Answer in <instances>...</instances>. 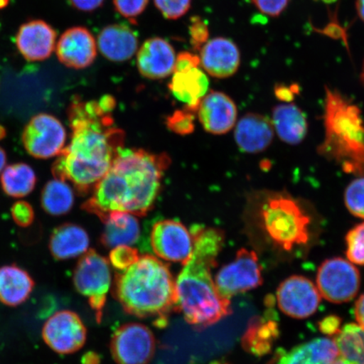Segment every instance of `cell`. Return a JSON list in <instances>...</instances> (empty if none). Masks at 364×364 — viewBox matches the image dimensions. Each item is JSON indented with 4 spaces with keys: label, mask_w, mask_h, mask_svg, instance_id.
<instances>
[{
    "label": "cell",
    "mask_w": 364,
    "mask_h": 364,
    "mask_svg": "<svg viewBox=\"0 0 364 364\" xmlns=\"http://www.w3.org/2000/svg\"><path fill=\"white\" fill-rule=\"evenodd\" d=\"M115 108L111 95L98 101L75 99L68 108L71 140L53 164V173L57 179L70 181L80 195L93 192L124 148V131L112 114Z\"/></svg>",
    "instance_id": "cell-1"
},
{
    "label": "cell",
    "mask_w": 364,
    "mask_h": 364,
    "mask_svg": "<svg viewBox=\"0 0 364 364\" xmlns=\"http://www.w3.org/2000/svg\"><path fill=\"white\" fill-rule=\"evenodd\" d=\"M171 164L166 153L122 149L82 208L102 222L112 212L147 215L156 202L163 176Z\"/></svg>",
    "instance_id": "cell-2"
},
{
    "label": "cell",
    "mask_w": 364,
    "mask_h": 364,
    "mask_svg": "<svg viewBox=\"0 0 364 364\" xmlns=\"http://www.w3.org/2000/svg\"><path fill=\"white\" fill-rule=\"evenodd\" d=\"M190 233L193 250L176 281L177 309L188 324L203 330L232 313L230 300L218 293L212 275L225 236L217 228L202 225H193Z\"/></svg>",
    "instance_id": "cell-3"
},
{
    "label": "cell",
    "mask_w": 364,
    "mask_h": 364,
    "mask_svg": "<svg viewBox=\"0 0 364 364\" xmlns=\"http://www.w3.org/2000/svg\"><path fill=\"white\" fill-rule=\"evenodd\" d=\"M112 294L130 315L156 318L164 327L167 316L177 309L176 281L169 266L151 255L139 257L133 265L117 272Z\"/></svg>",
    "instance_id": "cell-4"
},
{
    "label": "cell",
    "mask_w": 364,
    "mask_h": 364,
    "mask_svg": "<svg viewBox=\"0 0 364 364\" xmlns=\"http://www.w3.org/2000/svg\"><path fill=\"white\" fill-rule=\"evenodd\" d=\"M324 125L325 139L318 153L346 172L364 174V124L359 108L326 89Z\"/></svg>",
    "instance_id": "cell-5"
},
{
    "label": "cell",
    "mask_w": 364,
    "mask_h": 364,
    "mask_svg": "<svg viewBox=\"0 0 364 364\" xmlns=\"http://www.w3.org/2000/svg\"><path fill=\"white\" fill-rule=\"evenodd\" d=\"M248 208L268 237L285 250L306 245L312 217L306 203L284 191H257L250 195Z\"/></svg>",
    "instance_id": "cell-6"
},
{
    "label": "cell",
    "mask_w": 364,
    "mask_h": 364,
    "mask_svg": "<svg viewBox=\"0 0 364 364\" xmlns=\"http://www.w3.org/2000/svg\"><path fill=\"white\" fill-rule=\"evenodd\" d=\"M74 284L76 290L88 299L97 322H101L112 285L110 262L95 250H87L75 267Z\"/></svg>",
    "instance_id": "cell-7"
},
{
    "label": "cell",
    "mask_w": 364,
    "mask_h": 364,
    "mask_svg": "<svg viewBox=\"0 0 364 364\" xmlns=\"http://www.w3.org/2000/svg\"><path fill=\"white\" fill-rule=\"evenodd\" d=\"M316 283L321 297L333 304H343L356 297L360 289L361 276L351 262L333 257L318 267Z\"/></svg>",
    "instance_id": "cell-8"
},
{
    "label": "cell",
    "mask_w": 364,
    "mask_h": 364,
    "mask_svg": "<svg viewBox=\"0 0 364 364\" xmlns=\"http://www.w3.org/2000/svg\"><path fill=\"white\" fill-rule=\"evenodd\" d=\"M262 268L256 252L242 248L234 261L218 272L215 283L222 298L230 299L235 295L248 292L263 283Z\"/></svg>",
    "instance_id": "cell-9"
},
{
    "label": "cell",
    "mask_w": 364,
    "mask_h": 364,
    "mask_svg": "<svg viewBox=\"0 0 364 364\" xmlns=\"http://www.w3.org/2000/svg\"><path fill=\"white\" fill-rule=\"evenodd\" d=\"M67 140L65 127L57 117L41 113L26 124L22 134V143L27 152L36 159L59 156Z\"/></svg>",
    "instance_id": "cell-10"
},
{
    "label": "cell",
    "mask_w": 364,
    "mask_h": 364,
    "mask_svg": "<svg viewBox=\"0 0 364 364\" xmlns=\"http://www.w3.org/2000/svg\"><path fill=\"white\" fill-rule=\"evenodd\" d=\"M151 330L139 323L122 326L112 336L111 353L117 364H149L156 353Z\"/></svg>",
    "instance_id": "cell-11"
},
{
    "label": "cell",
    "mask_w": 364,
    "mask_h": 364,
    "mask_svg": "<svg viewBox=\"0 0 364 364\" xmlns=\"http://www.w3.org/2000/svg\"><path fill=\"white\" fill-rule=\"evenodd\" d=\"M150 244L158 257L182 265L189 260L193 250L190 230L174 220L157 222L150 233Z\"/></svg>",
    "instance_id": "cell-12"
},
{
    "label": "cell",
    "mask_w": 364,
    "mask_h": 364,
    "mask_svg": "<svg viewBox=\"0 0 364 364\" xmlns=\"http://www.w3.org/2000/svg\"><path fill=\"white\" fill-rule=\"evenodd\" d=\"M45 343L54 352L70 354L84 347L87 338L83 321L76 313L58 311L46 321L43 328Z\"/></svg>",
    "instance_id": "cell-13"
},
{
    "label": "cell",
    "mask_w": 364,
    "mask_h": 364,
    "mask_svg": "<svg viewBox=\"0 0 364 364\" xmlns=\"http://www.w3.org/2000/svg\"><path fill=\"white\" fill-rule=\"evenodd\" d=\"M277 301L286 316L306 318L316 312L321 295L312 281L294 275L286 279L277 288Z\"/></svg>",
    "instance_id": "cell-14"
},
{
    "label": "cell",
    "mask_w": 364,
    "mask_h": 364,
    "mask_svg": "<svg viewBox=\"0 0 364 364\" xmlns=\"http://www.w3.org/2000/svg\"><path fill=\"white\" fill-rule=\"evenodd\" d=\"M56 53L63 65L75 70H84L92 65L97 58V41L85 27H72L61 36Z\"/></svg>",
    "instance_id": "cell-15"
},
{
    "label": "cell",
    "mask_w": 364,
    "mask_h": 364,
    "mask_svg": "<svg viewBox=\"0 0 364 364\" xmlns=\"http://www.w3.org/2000/svg\"><path fill=\"white\" fill-rule=\"evenodd\" d=\"M197 113L205 131L213 135H223L235 126L238 112L229 95L211 91L202 99Z\"/></svg>",
    "instance_id": "cell-16"
},
{
    "label": "cell",
    "mask_w": 364,
    "mask_h": 364,
    "mask_svg": "<svg viewBox=\"0 0 364 364\" xmlns=\"http://www.w3.org/2000/svg\"><path fill=\"white\" fill-rule=\"evenodd\" d=\"M176 54L166 39H147L136 52V66L141 75L149 80H161L175 70Z\"/></svg>",
    "instance_id": "cell-17"
},
{
    "label": "cell",
    "mask_w": 364,
    "mask_h": 364,
    "mask_svg": "<svg viewBox=\"0 0 364 364\" xmlns=\"http://www.w3.org/2000/svg\"><path fill=\"white\" fill-rule=\"evenodd\" d=\"M200 65L209 75L229 78L239 70L240 52L233 41L226 38L208 40L200 50Z\"/></svg>",
    "instance_id": "cell-18"
},
{
    "label": "cell",
    "mask_w": 364,
    "mask_h": 364,
    "mask_svg": "<svg viewBox=\"0 0 364 364\" xmlns=\"http://www.w3.org/2000/svg\"><path fill=\"white\" fill-rule=\"evenodd\" d=\"M57 33L47 22L41 20L25 23L16 36L18 50L27 61H43L55 49Z\"/></svg>",
    "instance_id": "cell-19"
},
{
    "label": "cell",
    "mask_w": 364,
    "mask_h": 364,
    "mask_svg": "<svg viewBox=\"0 0 364 364\" xmlns=\"http://www.w3.org/2000/svg\"><path fill=\"white\" fill-rule=\"evenodd\" d=\"M274 129L272 121L257 113H248L236 124L235 142L241 151L258 154L264 151L272 142Z\"/></svg>",
    "instance_id": "cell-20"
},
{
    "label": "cell",
    "mask_w": 364,
    "mask_h": 364,
    "mask_svg": "<svg viewBox=\"0 0 364 364\" xmlns=\"http://www.w3.org/2000/svg\"><path fill=\"white\" fill-rule=\"evenodd\" d=\"M97 43L102 55L112 62L129 60L139 48L138 35L124 23L104 27Z\"/></svg>",
    "instance_id": "cell-21"
},
{
    "label": "cell",
    "mask_w": 364,
    "mask_h": 364,
    "mask_svg": "<svg viewBox=\"0 0 364 364\" xmlns=\"http://www.w3.org/2000/svg\"><path fill=\"white\" fill-rule=\"evenodd\" d=\"M209 80L199 67L174 71L169 84L171 92L188 110L197 113L199 104L208 93Z\"/></svg>",
    "instance_id": "cell-22"
},
{
    "label": "cell",
    "mask_w": 364,
    "mask_h": 364,
    "mask_svg": "<svg viewBox=\"0 0 364 364\" xmlns=\"http://www.w3.org/2000/svg\"><path fill=\"white\" fill-rule=\"evenodd\" d=\"M90 247L87 232L81 226L66 223L53 230L49 240V250L57 260L83 256Z\"/></svg>",
    "instance_id": "cell-23"
},
{
    "label": "cell",
    "mask_w": 364,
    "mask_h": 364,
    "mask_svg": "<svg viewBox=\"0 0 364 364\" xmlns=\"http://www.w3.org/2000/svg\"><path fill=\"white\" fill-rule=\"evenodd\" d=\"M338 358L334 339L317 338L284 352L276 364H332Z\"/></svg>",
    "instance_id": "cell-24"
},
{
    "label": "cell",
    "mask_w": 364,
    "mask_h": 364,
    "mask_svg": "<svg viewBox=\"0 0 364 364\" xmlns=\"http://www.w3.org/2000/svg\"><path fill=\"white\" fill-rule=\"evenodd\" d=\"M101 243L107 249L134 245L140 237V225L136 215L127 212H112L103 221Z\"/></svg>",
    "instance_id": "cell-25"
},
{
    "label": "cell",
    "mask_w": 364,
    "mask_h": 364,
    "mask_svg": "<svg viewBox=\"0 0 364 364\" xmlns=\"http://www.w3.org/2000/svg\"><path fill=\"white\" fill-rule=\"evenodd\" d=\"M272 124L277 136L286 144H299L307 135L306 117L294 104H280L275 107L272 111Z\"/></svg>",
    "instance_id": "cell-26"
},
{
    "label": "cell",
    "mask_w": 364,
    "mask_h": 364,
    "mask_svg": "<svg viewBox=\"0 0 364 364\" xmlns=\"http://www.w3.org/2000/svg\"><path fill=\"white\" fill-rule=\"evenodd\" d=\"M28 272L16 265L0 267V302L15 307L26 301L34 289Z\"/></svg>",
    "instance_id": "cell-27"
},
{
    "label": "cell",
    "mask_w": 364,
    "mask_h": 364,
    "mask_svg": "<svg viewBox=\"0 0 364 364\" xmlns=\"http://www.w3.org/2000/svg\"><path fill=\"white\" fill-rule=\"evenodd\" d=\"M279 336V323L271 316H255L249 322L241 344L245 351L262 357L271 352Z\"/></svg>",
    "instance_id": "cell-28"
},
{
    "label": "cell",
    "mask_w": 364,
    "mask_h": 364,
    "mask_svg": "<svg viewBox=\"0 0 364 364\" xmlns=\"http://www.w3.org/2000/svg\"><path fill=\"white\" fill-rule=\"evenodd\" d=\"M41 203L43 210L52 216H62L70 213L75 204V193L66 181L53 179L45 185Z\"/></svg>",
    "instance_id": "cell-29"
},
{
    "label": "cell",
    "mask_w": 364,
    "mask_h": 364,
    "mask_svg": "<svg viewBox=\"0 0 364 364\" xmlns=\"http://www.w3.org/2000/svg\"><path fill=\"white\" fill-rule=\"evenodd\" d=\"M0 175L4 192L11 198L26 197L33 192L36 184L35 171L25 163L6 166Z\"/></svg>",
    "instance_id": "cell-30"
},
{
    "label": "cell",
    "mask_w": 364,
    "mask_h": 364,
    "mask_svg": "<svg viewBox=\"0 0 364 364\" xmlns=\"http://www.w3.org/2000/svg\"><path fill=\"white\" fill-rule=\"evenodd\" d=\"M334 341L338 358L347 364H364V329L358 324L348 323L341 327Z\"/></svg>",
    "instance_id": "cell-31"
},
{
    "label": "cell",
    "mask_w": 364,
    "mask_h": 364,
    "mask_svg": "<svg viewBox=\"0 0 364 364\" xmlns=\"http://www.w3.org/2000/svg\"><path fill=\"white\" fill-rule=\"evenodd\" d=\"M344 201L351 215L364 220V176L353 181L348 186Z\"/></svg>",
    "instance_id": "cell-32"
},
{
    "label": "cell",
    "mask_w": 364,
    "mask_h": 364,
    "mask_svg": "<svg viewBox=\"0 0 364 364\" xmlns=\"http://www.w3.org/2000/svg\"><path fill=\"white\" fill-rule=\"evenodd\" d=\"M346 242L348 261L364 266V222L349 230L346 235Z\"/></svg>",
    "instance_id": "cell-33"
},
{
    "label": "cell",
    "mask_w": 364,
    "mask_h": 364,
    "mask_svg": "<svg viewBox=\"0 0 364 364\" xmlns=\"http://www.w3.org/2000/svg\"><path fill=\"white\" fill-rule=\"evenodd\" d=\"M195 114L188 108L176 110L167 117L166 124L173 133L186 136L193 134L195 130Z\"/></svg>",
    "instance_id": "cell-34"
},
{
    "label": "cell",
    "mask_w": 364,
    "mask_h": 364,
    "mask_svg": "<svg viewBox=\"0 0 364 364\" xmlns=\"http://www.w3.org/2000/svg\"><path fill=\"white\" fill-rule=\"evenodd\" d=\"M138 250L130 245H119L113 248L109 260L118 271H124L133 265L139 259Z\"/></svg>",
    "instance_id": "cell-35"
},
{
    "label": "cell",
    "mask_w": 364,
    "mask_h": 364,
    "mask_svg": "<svg viewBox=\"0 0 364 364\" xmlns=\"http://www.w3.org/2000/svg\"><path fill=\"white\" fill-rule=\"evenodd\" d=\"M154 4L167 20L184 16L192 6V0H154Z\"/></svg>",
    "instance_id": "cell-36"
},
{
    "label": "cell",
    "mask_w": 364,
    "mask_h": 364,
    "mask_svg": "<svg viewBox=\"0 0 364 364\" xmlns=\"http://www.w3.org/2000/svg\"><path fill=\"white\" fill-rule=\"evenodd\" d=\"M189 35L193 49L200 51L209 40V29L206 22L198 16L193 17L189 26Z\"/></svg>",
    "instance_id": "cell-37"
},
{
    "label": "cell",
    "mask_w": 364,
    "mask_h": 364,
    "mask_svg": "<svg viewBox=\"0 0 364 364\" xmlns=\"http://www.w3.org/2000/svg\"><path fill=\"white\" fill-rule=\"evenodd\" d=\"M116 11L129 19L138 17L146 9L149 0H112Z\"/></svg>",
    "instance_id": "cell-38"
},
{
    "label": "cell",
    "mask_w": 364,
    "mask_h": 364,
    "mask_svg": "<svg viewBox=\"0 0 364 364\" xmlns=\"http://www.w3.org/2000/svg\"><path fill=\"white\" fill-rule=\"evenodd\" d=\"M14 221L21 227L26 228L33 225L35 213L31 205L25 201L16 202L11 208Z\"/></svg>",
    "instance_id": "cell-39"
},
{
    "label": "cell",
    "mask_w": 364,
    "mask_h": 364,
    "mask_svg": "<svg viewBox=\"0 0 364 364\" xmlns=\"http://www.w3.org/2000/svg\"><path fill=\"white\" fill-rule=\"evenodd\" d=\"M254 6L264 15L277 17L288 7L290 0H252Z\"/></svg>",
    "instance_id": "cell-40"
},
{
    "label": "cell",
    "mask_w": 364,
    "mask_h": 364,
    "mask_svg": "<svg viewBox=\"0 0 364 364\" xmlns=\"http://www.w3.org/2000/svg\"><path fill=\"white\" fill-rule=\"evenodd\" d=\"M341 320L338 316L331 315L318 322V329L327 336H336L341 328Z\"/></svg>",
    "instance_id": "cell-41"
},
{
    "label": "cell",
    "mask_w": 364,
    "mask_h": 364,
    "mask_svg": "<svg viewBox=\"0 0 364 364\" xmlns=\"http://www.w3.org/2000/svg\"><path fill=\"white\" fill-rule=\"evenodd\" d=\"M200 58L197 54L182 52L176 56L175 70H188V68L199 67Z\"/></svg>",
    "instance_id": "cell-42"
},
{
    "label": "cell",
    "mask_w": 364,
    "mask_h": 364,
    "mask_svg": "<svg viewBox=\"0 0 364 364\" xmlns=\"http://www.w3.org/2000/svg\"><path fill=\"white\" fill-rule=\"evenodd\" d=\"M105 0H70V4L77 10L84 12H92L102 6Z\"/></svg>",
    "instance_id": "cell-43"
},
{
    "label": "cell",
    "mask_w": 364,
    "mask_h": 364,
    "mask_svg": "<svg viewBox=\"0 0 364 364\" xmlns=\"http://www.w3.org/2000/svg\"><path fill=\"white\" fill-rule=\"evenodd\" d=\"M297 87V85H277V87L275 88L276 97L282 102H292L294 98V95L297 94V89H296Z\"/></svg>",
    "instance_id": "cell-44"
},
{
    "label": "cell",
    "mask_w": 364,
    "mask_h": 364,
    "mask_svg": "<svg viewBox=\"0 0 364 364\" xmlns=\"http://www.w3.org/2000/svg\"><path fill=\"white\" fill-rule=\"evenodd\" d=\"M354 315L358 325L364 329V294L358 298L355 304Z\"/></svg>",
    "instance_id": "cell-45"
},
{
    "label": "cell",
    "mask_w": 364,
    "mask_h": 364,
    "mask_svg": "<svg viewBox=\"0 0 364 364\" xmlns=\"http://www.w3.org/2000/svg\"><path fill=\"white\" fill-rule=\"evenodd\" d=\"M82 364H100L101 357L97 353L89 352L85 353L81 359Z\"/></svg>",
    "instance_id": "cell-46"
},
{
    "label": "cell",
    "mask_w": 364,
    "mask_h": 364,
    "mask_svg": "<svg viewBox=\"0 0 364 364\" xmlns=\"http://www.w3.org/2000/svg\"><path fill=\"white\" fill-rule=\"evenodd\" d=\"M356 11L360 20L364 22V0H356Z\"/></svg>",
    "instance_id": "cell-47"
},
{
    "label": "cell",
    "mask_w": 364,
    "mask_h": 364,
    "mask_svg": "<svg viewBox=\"0 0 364 364\" xmlns=\"http://www.w3.org/2000/svg\"><path fill=\"white\" fill-rule=\"evenodd\" d=\"M6 153L4 152V150L0 147V174H1L4 168L6 166Z\"/></svg>",
    "instance_id": "cell-48"
},
{
    "label": "cell",
    "mask_w": 364,
    "mask_h": 364,
    "mask_svg": "<svg viewBox=\"0 0 364 364\" xmlns=\"http://www.w3.org/2000/svg\"><path fill=\"white\" fill-rule=\"evenodd\" d=\"M9 2H10V0H0V9L6 8Z\"/></svg>",
    "instance_id": "cell-49"
},
{
    "label": "cell",
    "mask_w": 364,
    "mask_h": 364,
    "mask_svg": "<svg viewBox=\"0 0 364 364\" xmlns=\"http://www.w3.org/2000/svg\"><path fill=\"white\" fill-rule=\"evenodd\" d=\"M332 364H347V363H346L345 362L341 360V359L338 358V359H336V360L333 363H332Z\"/></svg>",
    "instance_id": "cell-50"
},
{
    "label": "cell",
    "mask_w": 364,
    "mask_h": 364,
    "mask_svg": "<svg viewBox=\"0 0 364 364\" xmlns=\"http://www.w3.org/2000/svg\"><path fill=\"white\" fill-rule=\"evenodd\" d=\"M362 78L364 82V62H363V72H362Z\"/></svg>",
    "instance_id": "cell-51"
}]
</instances>
